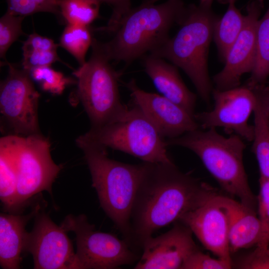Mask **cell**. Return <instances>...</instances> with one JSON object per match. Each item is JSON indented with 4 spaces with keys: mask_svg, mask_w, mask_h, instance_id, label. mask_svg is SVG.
<instances>
[{
    "mask_svg": "<svg viewBox=\"0 0 269 269\" xmlns=\"http://www.w3.org/2000/svg\"><path fill=\"white\" fill-rule=\"evenodd\" d=\"M146 165L133 203L129 245L141 255L156 231L219 195L209 184L180 171L173 162Z\"/></svg>",
    "mask_w": 269,
    "mask_h": 269,
    "instance_id": "cell-1",
    "label": "cell"
},
{
    "mask_svg": "<svg viewBox=\"0 0 269 269\" xmlns=\"http://www.w3.org/2000/svg\"><path fill=\"white\" fill-rule=\"evenodd\" d=\"M186 6L182 0L155 4L143 1L131 8L120 21L109 41L102 43L110 61L129 64L153 52L170 37L172 26L180 24Z\"/></svg>",
    "mask_w": 269,
    "mask_h": 269,
    "instance_id": "cell-2",
    "label": "cell"
},
{
    "mask_svg": "<svg viewBox=\"0 0 269 269\" xmlns=\"http://www.w3.org/2000/svg\"><path fill=\"white\" fill-rule=\"evenodd\" d=\"M76 143L84 153L102 208L129 245L131 214L145 162L132 164L112 159L106 148L84 135Z\"/></svg>",
    "mask_w": 269,
    "mask_h": 269,
    "instance_id": "cell-3",
    "label": "cell"
},
{
    "mask_svg": "<svg viewBox=\"0 0 269 269\" xmlns=\"http://www.w3.org/2000/svg\"><path fill=\"white\" fill-rule=\"evenodd\" d=\"M212 2L186 6L180 28L157 49L149 54L160 57L181 69L194 85L201 98L208 103L212 88L208 68L210 44L218 18Z\"/></svg>",
    "mask_w": 269,
    "mask_h": 269,
    "instance_id": "cell-4",
    "label": "cell"
},
{
    "mask_svg": "<svg viewBox=\"0 0 269 269\" xmlns=\"http://www.w3.org/2000/svg\"><path fill=\"white\" fill-rule=\"evenodd\" d=\"M206 130L190 131L166 139V142L168 146H181L193 151L225 191L239 198L245 206L257 211V196L250 188L244 166L246 145L242 138L235 134L225 137L216 129Z\"/></svg>",
    "mask_w": 269,
    "mask_h": 269,
    "instance_id": "cell-5",
    "label": "cell"
},
{
    "mask_svg": "<svg viewBox=\"0 0 269 269\" xmlns=\"http://www.w3.org/2000/svg\"><path fill=\"white\" fill-rule=\"evenodd\" d=\"M91 47L90 58L73 74L77 79L78 97L90 119L91 128H98L125 119L129 107L121 100L120 74L110 64L102 42L93 38Z\"/></svg>",
    "mask_w": 269,
    "mask_h": 269,
    "instance_id": "cell-6",
    "label": "cell"
},
{
    "mask_svg": "<svg viewBox=\"0 0 269 269\" xmlns=\"http://www.w3.org/2000/svg\"><path fill=\"white\" fill-rule=\"evenodd\" d=\"M131 106L125 119L91 128L83 135L106 148L124 152L144 162H173L167 152L166 139L137 105L132 102Z\"/></svg>",
    "mask_w": 269,
    "mask_h": 269,
    "instance_id": "cell-7",
    "label": "cell"
},
{
    "mask_svg": "<svg viewBox=\"0 0 269 269\" xmlns=\"http://www.w3.org/2000/svg\"><path fill=\"white\" fill-rule=\"evenodd\" d=\"M61 225L76 235L78 269H118L140 258L124 239L97 231L85 215H69Z\"/></svg>",
    "mask_w": 269,
    "mask_h": 269,
    "instance_id": "cell-8",
    "label": "cell"
},
{
    "mask_svg": "<svg viewBox=\"0 0 269 269\" xmlns=\"http://www.w3.org/2000/svg\"><path fill=\"white\" fill-rule=\"evenodd\" d=\"M50 147L49 139L40 134L18 135L15 209L40 192L51 193L61 167L53 160Z\"/></svg>",
    "mask_w": 269,
    "mask_h": 269,
    "instance_id": "cell-9",
    "label": "cell"
},
{
    "mask_svg": "<svg viewBox=\"0 0 269 269\" xmlns=\"http://www.w3.org/2000/svg\"><path fill=\"white\" fill-rule=\"evenodd\" d=\"M6 78L0 83V111L2 118L14 134H39L38 106L40 94L29 72L6 62Z\"/></svg>",
    "mask_w": 269,
    "mask_h": 269,
    "instance_id": "cell-10",
    "label": "cell"
},
{
    "mask_svg": "<svg viewBox=\"0 0 269 269\" xmlns=\"http://www.w3.org/2000/svg\"><path fill=\"white\" fill-rule=\"evenodd\" d=\"M213 109L194 114L199 127L204 130L222 128L228 134H235L253 141V126L248 124L256 105L254 88L247 84L242 87L212 91Z\"/></svg>",
    "mask_w": 269,
    "mask_h": 269,
    "instance_id": "cell-11",
    "label": "cell"
},
{
    "mask_svg": "<svg viewBox=\"0 0 269 269\" xmlns=\"http://www.w3.org/2000/svg\"><path fill=\"white\" fill-rule=\"evenodd\" d=\"M67 231L44 212L35 216L34 227L27 232L24 251L33 257L35 269H78L76 253Z\"/></svg>",
    "mask_w": 269,
    "mask_h": 269,
    "instance_id": "cell-12",
    "label": "cell"
},
{
    "mask_svg": "<svg viewBox=\"0 0 269 269\" xmlns=\"http://www.w3.org/2000/svg\"><path fill=\"white\" fill-rule=\"evenodd\" d=\"M137 105L165 139L175 138L200 127L194 116L161 95L146 92L132 79L125 84Z\"/></svg>",
    "mask_w": 269,
    "mask_h": 269,
    "instance_id": "cell-13",
    "label": "cell"
},
{
    "mask_svg": "<svg viewBox=\"0 0 269 269\" xmlns=\"http://www.w3.org/2000/svg\"><path fill=\"white\" fill-rule=\"evenodd\" d=\"M262 6L255 0L248 5L242 30L230 48L224 67L213 77L216 89L239 87L242 76L253 71L256 56L257 27Z\"/></svg>",
    "mask_w": 269,
    "mask_h": 269,
    "instance_id": "cell-14",
    "label": "cell"
},
{
    "mask_svg": "<svg viewBox=\"0 0 269 269\" xmlns=\"http://www.w3.org/2000/svg\"><path fill=\"white\" fill-rule=\"evenodd\" d=\"M174 223L167 232L144 242L135 269H181L190 255L198 248L191 230L181 222Z\"/></svg>",
    "mask_w": 269,
    "mask_h": 269,
    "instance_id": "cell-15",
    "label": "cell"
},
{
    "mask_svg": "<svg viewBox=\"0 0 269 269\" xmlns=\"http://www.w3.org/2000/svg\"><path fill=\"white\" fill-rule=\"evenodd\" d=\"M219 194L184 215L178 222L187 226L203 246L217 258L232 262L228 219Z\"/></svg>",
    "mask_w": 269,
    "mask_h": 269,
    "instance_id": "cell-16",
    "label": "cell"
},
{
    "mask_svg": "<svg viewBox=\"0 0 269 269\" xmlns=\"http://www.w3.org/2000/svg\"><path fill=\"white\" fill-rule=\"evenodd\" d=\"M142 58L144 71L157 90L194 116L196 95L185 85L177 67L151 54H146Z\"/></svg>",
    "mask_w": 269,
    "mask_h": 269,
    "instance_id": "cell-17",
    "label": "cell"
},
{
    "mask_svg": "<svg viewBox=\"0 0 269 269\" xmlns=\"http://www.w3.org/2000/svg\"><path fill=\"white\" fill-rule=\"evenodd\" d=\"M221 199L228 216L231 253L256 246L261 235L257 211L225 196H221Z\"/></svg>",
    "mask_w": 269,
    "mask_h": 269,
    "instance_id": "cell-18",
    "label": "cell"
},
{
    "mask_svg": "<svg viewBox=\"0 0 269 269\" xmlns=\"http://www.w3.org/2000/svg\"><path fill=\"white\" fill-rule=\"evenodd\" d=\"M39 211L36 206L25 215L0 213V265L4 269L20 268L21 255L24 251L27 232L25 226Z\"/></svg>",
    "mask_w": 269,
    "mask_h": 269,
    "instance_id": "cell-19",
    "label": "cell"
},
{
    "mask_svg": "<svg viewBox=\"0 0 269 269\" xmlns=\"http://www.w3.org/2000/svg\"><path fill=\"white\" fill-rule=\"evenodd\" d=\"M253 88L256 101L252 151L258 161L260 177L269 179V88L264 84Z\"/></svg>",
    "mask_w": 269,
    "mask_h": 269,
    "instance_id": "cell-20",
    "label": "cell"
},
{
    "mask_svg": "<svg viewBox=\"0 0 269 269\" xmlns=\"http://www.w3.org/2000/svg\"><path fill=\"white\" fill-rule=\"evenodd\" d=\"M18 139V135L9 134L0 139V198L7 210L15 209Z\"/></svg>",
    "mask_w": 269,
    "mask_h": 269,
    "instance_id": "cell-21",
    "label": "cell"
},
{
    "mask_svg": "<svg viewBox=\"0 0 269 269\" xmlns=\"http://www.w3.org/2000/svg\"><path fill=\"white\" fill-rule=\"evenodd\" d=\"M228 1L227 10L216 21L213 31V39L219 57L224 62L230 48L242 30L245 20V15H243L236 6V0Z\"/></svg>",
    "mask_w": 269,
    "mask_h": 269,
    "instance_id": "cell-22",
    "label": "cell"
},
{
    "mask_svg": "<svg viewBox=\"0 0 269 269\" xmlns=\"http://www.w3.org/2000/svg\"><path fill=\"white\" fill-rule=\"evenodd\" d=\"M58 46L48 37L35 32L30 34L22 46V68L30 72L34 68L50 66L56 61H61L57 52Z\"/></svg>",
    "mask_w": 269,
    "mask_h": 269,
    "instance_id": "cell-23",
    "label": "cell"
},
{
    "mask_svg": "<svg viewBox=\"0 0 269 269\" xmlns=\"http://www.w3.org/2000/svg\"><path fill=\"white\" fill-rule=\"evenodd\" d=\"M269 76V6L257 24L256 56L254 69L247 85L250 87L264 84Z\"/></svg>",
    "mask_w": 269,
    "mask_h": 269,
    "instance_id": "cell-24",
    "label": "cell"
},
{
    "mask_svg": "<svg viewBox=\"0 0 269 269\" xmlns=\"http://www.w3.org/2000/svg\"><path fill=\"white\" fill-rule=\"evenodd\" d=\"M93 38L89 26L67 24L60 39V45L70 53L80 66L84 64L87 52Z\"/></svg>",
    "mask_w": 269,
    "mask_h": 269,
    "instance_id": "cell-25",
    "label": "cell"
},
{
    "mask_svg": "<svg viewBox=\"0 0 269 269\" xmlns=\"http://www.w3.org/2000/svg\"><path fill=\"white\" fill-rule=\"evenodd\" d=\"M61 15L67 24L89 26L99 16L98 0H59Z\"/></svg>",
    "mask_w": 269,
    "mask_h": 269,
    "instance_id": "cell-26",
    "label": "cell"
},
{
    "mask_svg": "<svg viewBox=\"0 0 269 269\" xmlns=\"http://www.w3.org/2000/svg\"><path fill=\"white\" fill-rule=\"evenodd\" d=\"M259 183L257 212L261 225V235L256 249L266 252L269 251V179L260 177Z\"/></svg>",
    "mask_w": 269,
    "mask_h": 269,
    "instance_id": "cell-27",
    "label": "cell"
},
{
    "mask_svg": "<svg viewBox=\"0 0 269 269\" xmlns=\"http://www.w3.org/2000/svg\"><path fill=\"white\" fill-rule=\"evenodd\" d=\"M29 74L31 78L39 83L43 90L55 95L61 94L66 86L73 82L71 78L65 77L63 73L50 66L34 68Z\"/></svg>",
    "mask_w": 269,
    "mask_h": 269,
    "instance_id": "cell-28",
    "label": "cell"
},
{
    "mask_svg": "<svg viewBox=\"0 0 269 269\" xmlns=\"http://www.w3.org/2000/svg\"><path fill=\"white\" fill-rule=\"evenodd\" d=\"M6 11L25 17L38 12L60 15L58 0H6Z\"/></svg>",
    "mask_w": 269,
    "mask_h": 269,
    "instance_id": "cell-29",
    "label": "cell"
},
{
    "mask_svg": "<svg viewBox=\"0 0 269 269\" xmlns=\"http://www.w3.org/2000/svg\"><path fill=\"white\" fill-rule=\"evenodd\" d=\"M25 17L7 11L0 19V56L5 60V55L12 44L23 34L22 23Z\"/></svg>",
    "mask_w": 269,
    "mask_h": 269,
    "instance_id": "cell-30",
    "label": "cell"
},
{
    "mask_svg": "<svg viewBox=\"0 0 269 269\" xmlns=\"http://www.w3.org/2000/svg\"><path fill=\"white\" fill-rule=\"evenodd\" d=\"M232 267V262L212 258L198 249L190 255L181 269H229Z\"/></svg>",
    "mask_w": 269,
    "mask_h": 269,
    "instance_id": "cell-31",
    "label": "cell"
},
{
    "mask_svg": "<svg viewBox=\"0 0 269 269\" xmlns=\"http://www.w3.org/2000/svg\"><path fill=\"white\" fill-rule=\"evenodd\" d=\"M233 267L242 269H269V251L262 252L256 248L247 254L241 257Z\"/></svg>",
    "mask_w": 269,
    "mask_h": 269,
    "instance_id": "cell-32",
    "label": "cell"
},
{
    "mask_svg": "<svg viewBox=\"0 0 269 269\" xmlns=\"http://www.w3.org/2000/svg\"><path fill=\"white\" fill-rule=\"evenodd\" d=\"M101 3H106L110 5L113 12L107 25L102 30L113 33L120 21L131 9V0H98Z\"/></svg>",
    "mask_w": 269,
    "mask_h": 269,
    "instance_id": "cell-33",
    "label": "cell"
},
{
    "mask_svg": "<svg viewBox=\"0 0 269 269\" xmlns=\"http://www.w3.org/2000/svg\"><path fill=\"white\" fill-rule=\"evenodd\" d=\"M147 2L151 3H155L156 1H158L160 0H146Z\"/></svg>",
    "mask_w": 269,
    "mask_h": 269,
    "instance_id": "cell-34",
    "label": "cell"
},
{
    "mask_svg": "<svg viewBox=\"0 0 269 269\" xmlns=\"http://www.w3.org/2000/svg\"><path fill=\"white\" fill-rule=\"evenodd\" d=\"M263 5L264 0H255Z\"/></svg>",
    "mask_w": 269,
    "mask_h": 269,
    "instance_id": "cell-35",
    "label": "cell"
},
{
    "mask_svg": "<svg viewBox=\"0 0 269 269\" xmlns=\"http://www.w3.org/2000/svg\"><path fill=\"white\" fill-rule=\"evenodd\" d=\"M213 0H200V2H205V1H211L213 2Z\"/></svg>",
    "mask_w": 269,
    "mask_h": 269,
    "instance_id": "cell-36",
    "label": "cell"
},
{
    "mask_svg": "<svg viewBox=\"0 0 269 269\" xmlns=\"http://www.w3.org/2000/svg\"></svg>",
    "mask_w": 269,
    "mask_h": 269,
    "instance_id": "cell-37",
    "label": "cell"
}]
</instances>
